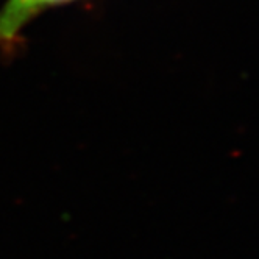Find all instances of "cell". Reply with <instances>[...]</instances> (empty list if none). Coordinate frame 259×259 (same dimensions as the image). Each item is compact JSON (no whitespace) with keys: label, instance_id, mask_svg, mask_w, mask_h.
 Returning a JSON list of instances; mask_svg holds the SVG:
<instances>
[{"label":"cell","instance_id":"1","mask_svg":"<svg viewBox=\"0 0 259 259\" xmlns=\"http://www.w3.org/2000/svg\"><path fill=\"white\" fill-rule=\"evenodd\" d=\"M70 0H8L0 10V49L11 50L21 42V31L47 8Z\"/></svg>","mask_w":259,"mask_h":259}]
</instances>
